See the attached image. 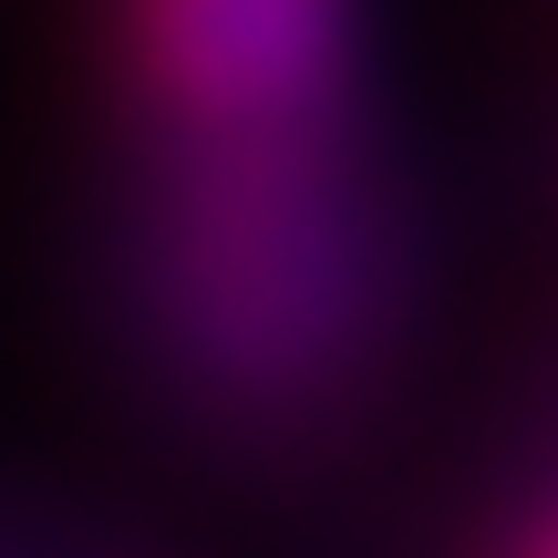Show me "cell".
Returning a JSON list of instances; mask_svg holds the SVG:
<instances>
[{"label":"cell","mask_w":558,"mask_h":558,"mask_svg":"<svg viewBox=\"0 0 558 558\" xmlns=\"http://www.w3.org/2000/svg\"><path fill=\"white\" fill-rule=\"evenodd\" d=\"M156 83L218 135L311 114L341 73V0H156Z\"/></svg>","instance_id":"cell-1"}]
</instances>
